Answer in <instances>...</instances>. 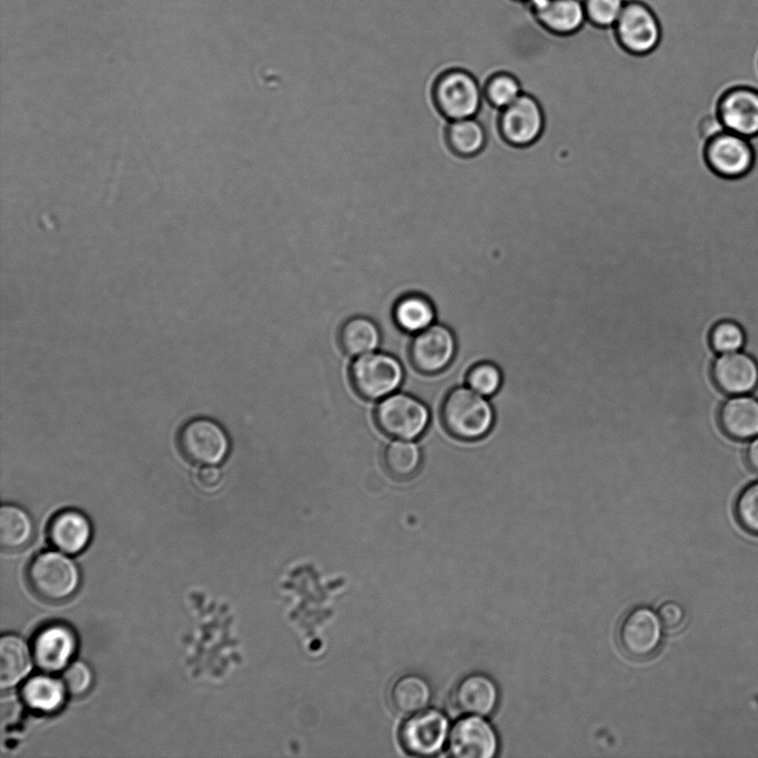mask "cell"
Here are the masks:
<instances>
[{"label":"cell","mask_w":758,"mask_h":758,"mask_svg":"<svg viewBox=\"0 0 758 758\" xmlns=\"http://www.w3.org/2000/svg\"><path fill=\"white\" fill-rule=\"evenodd\" d=\"M441 416L446 431L463 441L485 437L495 422V411L487 397L468 386L455 387L445 396Z\"/></svg>","instance_id":"cell-1"},{"label":"cell","mask_w":758,"mask_h":758,"mask_svg":"<svg viewBox=\"0 0 758 758\" xmlns=\"http://www.w3.org/2000/svg\"><path fill=\"white\" fill-rule=\"evenodd\" d=\"M455 352L456 341L452 331L442 324H432L412 340L410 360L421 373L435 374L448 366Z\"/></svg>","instance_id":"cell-10"},{"label":"cell","mask_w":758,"mask_h":758,"mask_svg":"<svg viewBox=\"0 0 758 758\" xmlns=\"http://www.w3.org/2000/svg\"><path fill=\"white\" fill-rule=\"evenodd\" d=\"M705 158L717 174L738 178L751 169L754 149L748 138L724 130L707 141Z\"/></svg>","instance_id":"cell-9"},{"label":"cell","mask_w":758,"mask_h":758,"mask_svg":"<svg viewBox=\"0 0 758 758\" xmlns=\"http://www.w3.org/2000/svg\"><path fill=\"white\" fill-rule=\"evenodd\" d=\"M621 648L630 656L645 657L658 647L661 623L653 610L639 607L629 612L618 629Z\"/></svg>","instance_id":"cell-13"},{"label":"cell","mask_w":758,"mask_h":758,"mask_svg":"<svg viewBox=\"0 0 758 758\" xmlns=\"http://www.w3.org/2000/svg\"><path fill=\"white\" fill-rule=\"evenodd\" d=\"M658 617L661 625L676 628L684 621L685 612L678 603L667 602L659 607Z\"/></svg>","instance_id":"cell-35"},{"label":"cell","mask_w":758,"mask_h":758,"mask_svg":"<svg viewBox=\"0 0 758 758\" xmlns=\"http://www.w3.org/2000/svg\"><path fill=\"white\" fill-rule=\"evenodd\" d=\"M719 423L722 431L735 439L758 436V400L747 395H732L720 407Z\"/></svg>","instance_id":"cell-18"},{"label":"cell","mask_w":758,"mask_h":758,"mask_svg":"<svg viewBox=\"0 0 758 758\" xmlns=\"http://www.w3.org/2000/svg\"><path fill=\"white\" fill-rule=\"evenodd\" d=\"M350 376L358 395L376 401L398 388L403 381V367L393 355L371 352L354 360Z\"/></svg>","instance_id":"cell-5"},{"label":"cell","mask_w":758,"mask_h":758,"mask_svg":"<svg viewBox=\"0 0 758 758\" xmlns=\"http://www.w3.org/2000/svg\"><path fill=\"white\" fill-rule=\"evenodd\" d=\"M75 647V635L69 626L50 624L34 636L32 654L39 668L47 673H55L68 665Z\"/></svg>","instance_id":"cell-15"},{"label":"cell","mask_w":758,"mask_h":758,"mask_svg":"<svg viewBox=\"0 0 758 758\" xmlns=\"http://www.w3.org/2000/svg\"><path fill=\"white\" fill-rule=\"evenodd\" d=\"M27 575L32 592L49 603L68 599L80 584L75 564L57 552H44L36 556L28 567Z\"/></svg>","instance_id":"cell-3"},{"label":"cell","mask_w":758,"mask_h":758,"mask_svg":"<svg viewBox=\"0 0 758 758\" xmlns=\"http://www.w3.org/2000/svg\"><path fill=\"white\" fill-rule=\"evenodd\" d=\"M504 382V373L501 367L489 361H483L473 365L466 374V384L469 388L485 397H492L499 392Z\"/></svg>","instance_id":"cell-30"},{"label":"cell","mask_w":758,"mask_h":758,"mask_svg":"<svg viewBox=\"0 0 758 758\" xmlns=\"http://www.w3.org/2000/svg\"><path fill=\"white\" fill-rule=\"evenodd\" d=\"M621 46L634 54H646L660 40V26L654 12L639 1H627L615 26Z\"/></svg>","instance_id":"cell-8"},{"label":"cell","mask_w":758,"mask_h":758,"mask_svg":"<svg viewBox=\"0 0 758 758\" xmlns=\"http://www.w3.org/2000/svg\"><path fill=\"white\" fill-rule=\"evenodd\" d=\"M91 523L80 511L67 508L58 512L50 521L48 536L51 544L65 554H78L89 544Z\"/></svg>","instance_id":"cell-17"},{"label":"cell","mask_w":758,"mask_h":758,"mask_svg":"<svg viewBox=\"0 0 758 758\" xmlns=\"http://www.w3.org/2000/svg\"><path fill=\"white\" fill-rule=\"evenodd\" d=\"M497 703V689L488 677L474 674L463 678L454 689V707L464 714L485 716Z\"/></svg>","instance_id":"cell-19"},{"label":"cell","mask_w":758,"mask_h":758,"mask_svg":"<svg viewBox=\"0 0 758 758\" xmlns=\"http://www.w3.org/2000/svg\"><path fill=\"white\" fill-rule=\"evenodd\" d=\"M735 516L745 532L758 536V481L749 484L739 494L735 504Z\"/></svg>","instance_id":"cell-31"},{"label":"cell","mask_w":758,"mask_h":758,"mask_svg":"<svg viewBox=\"0 0 758 758\" xmlns=\"http://www.w3.org/2000/svg\"><path fill=\"white\" fill-rule=\"evenodd\" d=\"M33 535V522L20 506L3 504L0 507V546L12 552L24 547Z\"/></svg>","instance_id":"cell-26"},{"label":"cell","mask_w":758,"mask_h":758,"mask_svg":"<svg viewBox=\"0 0 758 758\" xmlns=\"http://www.w3.org/2000/svg\"><path fill=\"white\" fill-rule=\"evenodd\" d=\"M586 17L599 27H615L625 7V0H583Z\"/></svg>","instance_id":"cell-33"},{"label":"cell","mask_w":758,"mask_h":758,"mask_svg":"<svg viewBox=\"0 0 758 758\" xmlns=\"http://www.w3.org/2000/svg\"><path fill=\"white\" fill-rule=\"evenodd\" d=\"M448 729L447 718L438 710L417 711L400 729V742L410 755L429 756L443 747Z\"/></svg>","instance_id":"cell-11"},{"label":"cell","mask_w":758,"mask_h":758,"mask_svg":"<svg viewBox=\"0 0 758 758\" xmlns=\"http://www.w3.org/2000/svg\"><path fill=\"white\" fill-rule=\"evenodd\" d=\"M433 101L449 121L475 118L483 102V88L476 77L462 68H448L436 75Z\"/></svg>","instance_id":"cell-2"},{"label":"cell","mask_w":758,"mask_h":758,"mask_svg":"<svg viewBox=\"0 0 758 758\" xmlns=\"http://www.w3.org/2000/svg\"><path fill=\"white\" fill-rule=\"evenodd\" d=\"M375 421L381 431L391 437L415 439L427 427L429 412L420 400L392 393L377 404Z\"/></svg>","instance_id":"cell-6"},{"label":"cell","mask_w":758,"mask_h":758,"mask_svg":"<svg viewBox=\"0 0 758 758\" xmlns=\"http://www.w3.org/2000/svg\"><path fill=\"white\" fill-rule=\"evenodd\" d=\"M534 12L545 28L558 34L576 32L587 19L583 0H546Z\"/></svg>","instance_id":"cell-20"},{"label":"cell","mask_w":758,"mask_h":758,"mask_svg":"<svg viewBox=\"0 0 758 758\" xmlns=\"http://www.w3.org/2000/svg\"><path fill=\"white\" fill-rule=\"evenodd\" d=\"M448 750L457 758H491L497 750V738L488 722L476 715L469 716L452 728Z\"/></svg>","instance_id":"cell-14"},{"label":"cell","mask_w":758,"mask_h":758,"mask_svg":"<svg viewBox=\"0 0 758 758\" xmlns=\"http://www.w3.org/2000/svg\"><path fill=\"white\" fill-rule=\"evenodd\" d=\"M393 319L402 331L418 333L433 324L435 307L426 295L415 292L407 293L396 301Z\"/></svg>","instance_id":"cell-22"},{"label":"cell","mask_w":758,"mask_h":758,"mask_svg":"<svg viewBox=\"0 0 758 758\" xmlns=\"http://www.w3.org/2000/svg\"><path fill=\"white\" fill-rule=\"evenodd\" d=\"M31 669V653L26 641L16 635L0 639V687L9 689L19 684Z\"/></svg>","instance_id":"cell-21"},{"label":"cell","mask_w":758,"mask_h":758,"mask_svg":"<svg viewBox=\"0 0 758 758\" xmlns=\"http://www.w3.org/2000/svg\"><path fill=\"white\" fill-rule=\"evenodd\" d=\"M65 691L62 681L47 675H38L27 680L21 695L24 704L32 710L52 714L62 707Z\"/></svg>","instance_id":"cell-24"},{"label":"cell","mask_w":758,"mask_h":758,"mask_svg":"<svg viewBox=\"0 0 758 758\" xmlns=\"http://www.w3.org/2000/svg\"><path fill=\"white\" fill-rule=\"evenodd\" d=\"M747 461L749 466L758 473V436L751 438L748 445Z\"/></svg>","instance_id":"cell-37"},{"label":"cell","mask_w":758,"mask_h":758,"mask_svg":"<svg viewBox=\"0 0 758 758\" xmlns=\"http://www.w3.org/2000/svg\"><path fill=\"white\" fill-rule=\"evenodd\" d=\"M711 376L717 387L726 394H748L758 385V363L739 351L724 353L714 361Z\"/></svg>","instance_id":"cell-16"},{"label":"cell","mask_w":758,"mask_h":758,"mask_svg":"<svg viewBox=\"0 0 758 758\" xmlns=\"http://www.w3.org/2000/svg\"><path fill=\"white\" fill-rule=\"evenodd\" d=\"M523 93L518 79L506 71L491 74L483 84L484 99L495 109L502 110Z\"/></svg>","instance_id":"cell-29"},{"label":"cell","mask_w":758,"mask_h":758,"mask_svg":"<svg viewBox=\"0 0 758 758\" xmlns=\"http://www.w3.org/2000/svg\"><path fill=\"white\" fill-rule=\"evenodd\" d=\"M176 447L181 456L191 464L218 465L230 451V439L218 422L196 417L180 427Z\"/></svg>","instance_id":"cell-4"},{"label":"cell","mask_w":758,"mask_h":758,"mask_svg":"<svg viewBox=\"0 0 758 758\" xmlns=\"http://www.w3.org/2000/svg\"><path fill=\"white\" fill-rule=\"evenodd\" d=\"M92 671L82 661H73L67 666L62 674V683L67 693L72 696H83L92 685Z\"/></svg>","instance_id":"cell-34"},{"label":"cell","mask_w":758,"mask_h":758,"mask_svg":"<svg viewBox=\"0 0 758 758\" xmlns=\"http://www.w3.org/2000/svg\"><path fill=\"white\" fill-rule=\"evenodd\" d=\"M222 471L216 465H203L195 474L196 484L205 489H213L222 482Z\"/></svg>","instance_id":"cell-36"},{"label":"cell","mask_w":758,"mask_h":758,"mask_svg":"<svg viewBox=\"0 0 758 758\" xmlns=\"http://www.w3.org/2000/svg\"><path fill=\"white\" fill-rule=\"evenodd\" d=\"M429 699V688L424 679L416 675H406L397 679L391 689V701L396 711L414 714L425 708Z\"/></svg>","instance_id":"cell-28"},{"label":"cell","mask_w":758,"mask_h":758,"mask_svg":"<svg viewBox=\"0 0 758 758\" xmlns=\"http://www.w3.org/2000/svg\"><path fill=\"white\" fill-rule=\"evenodd\" d=\"M421 449L412 439H395L384 449L383 462L386 471L395 478L412 477L421 465Z\"/></svg>","instance_id":"cell-27"},{"label":"cell","mask_w":758,"mask_h":758,"mask_svg":"<svg viewBox=\"0 0 758 758\" xmlns=\"http://www.w3.org/2000/svg\"><path fill=\"white\" fill-rule=\"evenodd\" d=\"M338 341L343 351L351 356L374 352L381 342L377 325L364 316H354L341 327Z\"/></svg>","instance_id":"cell-25"},{"label":"cell","mask_w":758,"mask_h":758,"mask_svg":"<svg viewBox=\"0 0 758 758\" xmlns=\"http://www.w3.org/2000/svg\"><path fill=\"white\" fill-rule=\"evenodd\" d=\"M445 138L451 151L464 158L478 154L487 141L485 127L476 117L456 121L448 120Z\"/></svg>","instance_id":"cell-23"},{"label":"cell","mask_w":758,"mask_h":758,"mask_svg":"<svg viewBox=\"0 0 758 758\" xmlns=\"http://www.w3.org/2000/svg\"><path fill=\"white\" fill-rule=\"evenodd\" d=\"M710 346L719 354L739 351L745 344L741 326L730 320L716 323L709 334Z\"/></svg>","instance_id":"cell-32"},{"label":"cell","mask_w":758,"mask_h":758,"mask_svg":"<svg viewBox=\"0 0 758 758\" xmlns=\"http://www.w3.org/2000/svg\"><path fill=\"white\" fill-rule=\"evenodd\" d=\"M518 1L528 2L530 4V7L533 8V10H536L539 7H542L546 0H518Z\"/></svg>","instance_id":"cell-38"},{"label":"cell","mask_w":758,"mask_h":758,"mask_svg":"<svg viewBox=\"0 0 758 758\" xmlns=\"http://www.w3.org/2000/svg\"><path fill=\"white\" fill-rule=\"evenodd\" d=\"M718 118L725 130L745 138L758 135V90L738 85L719 99Z\"/></svg>","instance_id":"cell-12"},{"label":"cell","mask_w":758,"mask_h":758,"mask_svg":"<svg viewBox=\"0 0 758 758\" xmlns=\"http://www.w3.org/2000/svg\"><path fill=\"white\" fill-rule=\"evenodd\" d=\"M544 127V110L529 93L523 92L513 103L499 110V132L512 145L526 146L534 143L543 133Z\"/></svg>","instance_id":"cell-7"}]
</instances>
